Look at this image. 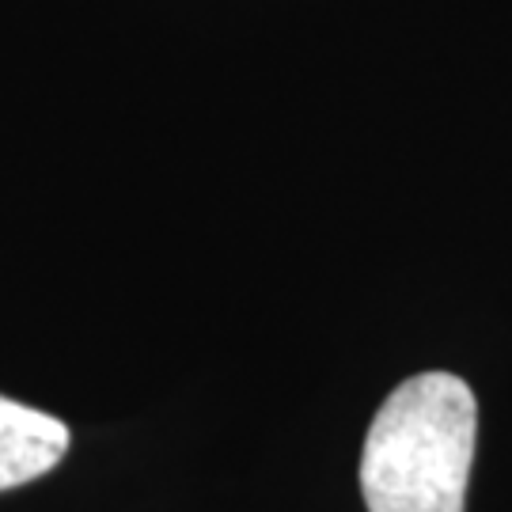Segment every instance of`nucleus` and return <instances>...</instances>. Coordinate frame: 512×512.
I'll return each instance as SVG.
<instances>
[{"label": "nucleus", "mask_w": 512, "mask_h": 512, "mask_svg": "<svg viewBox=\"0 0 512 512\" xmlns=\"http://www.w3.org/2000/svg\"><path fill=\"white\" fill-rule=\"evenodd\" d=\"M69 425L54 414L0 395V490L50 475L69 452Z\"/></svg>", "instance_id": "f03ea898"}, {"label": "nucleus", "mask_w": 512, "mask_h": 512, "mask_svg": "<svg viewBox=\"0 0 512 512\" xmlns=\"http://www.w3.org/2000/svg\"><path fill=\"white\" fill-rule=\"evenodd\" d=\"M475 433V391L459 376L421 372L399 384L361 452L368 512H467Z\"/></svg>", "instance_id": "f257e3e1"}]
</instances>
